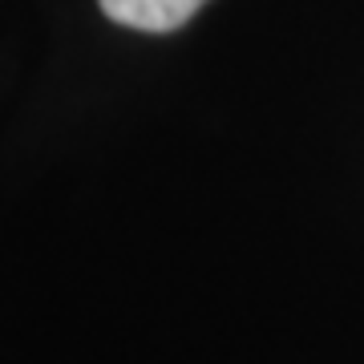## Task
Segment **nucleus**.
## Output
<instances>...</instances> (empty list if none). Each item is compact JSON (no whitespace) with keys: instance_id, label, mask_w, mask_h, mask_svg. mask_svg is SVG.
<instances>
[{"instance_id":"f257e3e1","label":"nucleus","mask_w":364,"mask_h":364,"mask_svg":"<svg viewBox=\"0 0 364 364\" xmlns=\"http://www.w3.org/2000/svg\"><path fill=\"white\" fill-rule=\"evenodd\" d=\"M97 4L114 25L138 28V33H174L207 0H97Z\"/></svg>"}]
</instances>
